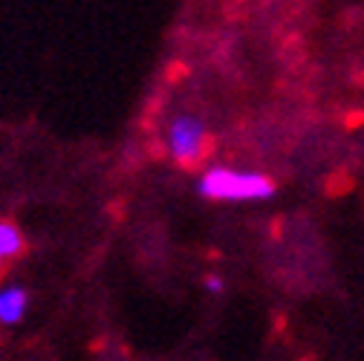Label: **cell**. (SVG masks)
Masks as SVG:
<instances>
[{
    "label": "cell",
    "instance_id": "cell-1",
    "mask_svg": "<svg viewBox=\"0 0 364 361\" xmlns=\"http://www.w3.org/2000/svg\"><path fill=\"white\" fill-rule=\"evenodd\" d=\"M197 191L205 200H217V203H260V200L275 197V183L255 171L208 168L200 176Z\"/></svg>",
    "mask_w": 364,
    "mask_h": 361
},
{
    "label": "cell",
    "instance_id": "cell-2",
    "mask_svg": "<svg viewBox=\"0 0 364 361\" xmlns=\"http://www.w3.org/2000/svg\"><path fill=\"white\" fill-rule=\"evenodd\" d=\"M205 124L197 116H179L168 127V153L176 165H194L205 151Z\"/></svg>",
    "mask_w": 364,
    "mask_h": 361
},
{
    "label": "cell",
    "instance_id": "cell-3",
    "mask_svg": "<svg viewBox=\"0 0 364 361\" xmlns=\"http://www.w3.org/2000/svg\"><path fill=\"white\" fill-rule=\"evenodd\" d=\"M29 309V292L23 286L0 289V324H21Z\"/></svg>",
    "mask_w": 364,
    "mask_h": 361
},
{
    "label": "cell",
    "instance_id": "cell-4",
    "mask_svg": "<svg viewBox=\"0 0 364 361\" xmlns=\"http://www.w3.org/2000/svg\"><path fill=\"white\" fill-rule=\"evenodd\" d=\"M23 252V235L15 222L0 220V263H9Z\"/></svg>",
    "mask_w": 364,
    "mask_h": 361
},
{
    "label": "cell",
    "instance_id": "cell-5",
    "mask_svg": "<svg viewBox=\"0 0 364 361\" xmlns=\"http://www.w3.org/2000/svg\"><path fill=\"white\" fill-rule=\"evenodd\" d=\"M203 286H205L208 295H223V292H225V284H223L217 275H208V278L203 281Z\"/></svg>",
    "mask_w": 364,
    "mask_h": 361
}]
</instances>
